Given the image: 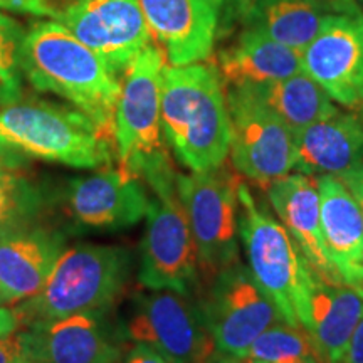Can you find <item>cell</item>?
Segmentation results:
<instances>
[{
  "label": "cell",
  "mask_w": 363,
  "mask_h": 363,
  "mask_svg": "<svg viewBox=\"0 0 363 363\" xmlns=\"http://www.w3.org/2000/svg\"><path fill=\"white\" fill-rule=\"evenodd\" d=\"M22 71L35 91L52 93L113 135L121 81L61 22L40 21L22 40Z\"/></svg>",
  "instance_id": "cell-1"
},
{
  "label": "cell",
  "mask_w": 363,
  "mask_h": 363,
  "mask_svg": "<svg viewBox=\"0 0 363 363\" xmlns=\"http://www.w3.org/2000/svg\"><path fill=\"white\" fill-rule=\"evenodd\" d=\"M162 128L185 169L208 172L224 165L230 148V118L217 67L206 62L165 66Z\"/></svg>",
  "instance_id": "cell-2"
},
{
  "label": "cell",
  "mask_w": 363,
  "mask_h": 363,
  "mask_svg": "<svg viewBox=\"0 0 363 363\" xmlns=\"http://www.w3.org/2000/svg\"><path fill=\"white\" fill-rule=\"evenodd\" d=\"M133 264V254L123 246L81 244L66 249L44 288L13 305L22 328L79 313L104 315L125 293Z\"/></svg>",
  "instance_id": "cell-3"
},
{
  "label": "cell",
  "mask_w": 363,
  "mask_h": 363,
  "mask_svg": "<svg viewBox=\"0 0 363 363\" xmlns=\"http://www.w3.org/2000/svg\"><path fill=\"white\" fill-rule=\"evenodd\" d=\"M138 175L150 194L140 244V284L152 291L169 289L190 296L201 276L192 229L177 189L179 174L170 155H163L145 163Z\"/></svg>",
  "instance_id": "cell-4"
},
{
  "label": "cell",
  "mask_w": 363,
  "mask_h": 363,
  "mask_svg": "<svg viewBox=\"0 0 363 363\" xmlns=\"http://www.w3.org/2000/svg\"><path fill=\"white\" fill-rule=\"evenodd\" d=\"M0 143L74 169L103 170L116 162L113 135L74 106L43 99L0 106Z\"/></svg>",
  "instance_id": "cell-5"
},
{
  "label": "cell",
  "mask_w": 363,
  "mask_h": 363,
  "mask_svg": "<svg viewBox=\"0 0 363 363\" xmlns=\"http://www.w3.org/2000/svg\"><path fill=\"white\" fill-rule=\"evenodd\" d=\"M239 240L247 267L289 325H303L313 271L278 219L257 207L251 189L240 180Z\"/></svg>",
  "instance_id": "cell-6"
},
{
  "label": "cell",
  "mask_w": 363,
  "mask_h": 363,
  "mask_svg": "<svg viewBox=\"0 0 363 363\" xmlns=\"http://www.w3.org/2000/svg\"><path fill=\"white\" fill-rule=\"evenodd\" d=\"M240 177L225 167L177 175V189L187 212L197 247L199 276L212 279L239 261Z\"/></svg>",
  "instance_id": "cell-7"
},
{
  "label": "cell",
  "mask_w": 363,
  "mask_h": 363,
  "mask_svg": "<svg viewBox=\"0 0 363 363\" xmlns=\"http://www.w3.org/2000/svg\"><path fill=\"white\" fill-rule=\"evenodd\" d=\"M165 61L162 49L150 43L121 78L113 120V143L116 165L136 175L145 163L169 153L162 128Z\"/></svg>",
  "instance_id": "cell-8"
},
{
  "label": "cell",
  "mask_w": 363,
  "mask_h": 363,
  "mask_svg": "<svg viewBox=\"0 0 363 363\" xmlns=\"http://www.w3.org/2000/svg\"><path fill=\"white\" fill-rule=\"evenodd\" d=\"M197 303L216 350L244 360L251 345L284 318L242 262L227 267L206 281Z\"/></svg>",
  "instance_id": "cell-9"
},
{
  "label": "cell",
  "mask_w": 363,
  "mask_h": 363,
  "mask_svg": "<svg viewBox=\"0 0 363 363\" xmlns=\"http://www.w3.org/2000/svg\"><path fill=\"white\" fill-rule=\"evenodd\" d=\"M225 96L233 169L239 177L267 190L296 167L293 131L249 86L225 88Z\"/></svg>",
  "instance_id": "cell-10"
},
{
  "label": "cell",
  "mask_w": 363,
  "mask_h": 363,
  "mask_svg": "<svg viewBox=\"0 0 363 363\" xmlns=\"http://www.w3.org/2000/svg\"><path fill=\"white\" fill-rule=\"evenodd\" d=\"M125 337L155 348L170 363H207L217 352L197 303L169 289L136 294Z\"/></svg>",
  "instance_id": "cell-11"
},
{
  "label": "cell",
  "mask_w": 363,
  "mask_h": 363,
  "mask_svg": "<svg viewBox=\"0 0 363 363\" xmlns=\"http://www.w3.org/2000/svg\"><path fill=\"white\" fill-rule=\"evenodd\" d=\"M56 21L120 79L153 39L140 0H71Z\"/></svg>",
  "instance_id": "cell-12"
},
{
  "label": "cell",
  "mask_w": 363,
  "mask_h": 363,
  "mask_svg": "<svg viewBox=\"0 0 363 363\" xmlns=\"http://www.w3.org/2000/svg\"><path fill=\"white\" fill-rule=\"evenodd\" d=\"M301 66L348 110L363 108V12L330 13L301 51Z\"/></svg>",
  "instance_id": "cell-13"
},
{
  "label": "cell",
  "mask_w": 363,
  "mask_h": 363,
  "mask_svg": "<svg viewBox=\"0 0 363 363\" xmlns=\"http://www.w3.org/2000/svg\"><path fill=\"white\" fill-rule=\"evenodd\" d=\"M150 194L142 177L116 165L76 177L62 190V207L78 227L121 230L147 216Z\"/></svg>",
  "instance_id": "cell-14"
},
{
  "label": "cell",
  "mask_w": 363,
  "mask_h": 363,
  "mask_svg": "<svg viewBox=\"0 0 363 363\" xmlns=\"http://www.w3.org/2000/svg\"><path fill=\"white\" fill-rule=\"evenodd\" d=\"M26 358L39 363H121L123 342L103 313H79L21 330Z\"/></svg>",
  "instance_id": "cell-15"
},
{
  "label": "cell",
  "mask_w": 363,
  "mask_h": 363,
  "mask_svg": "<svg viewBox=\"0 0 363 363\" xmlns=\"http://www.w3.org/2000/svg\"><path fill=\"white\" fill-rule=\"evenodd\" d=\"M140 4L169 66L208 59L219 33V17L208 0H140Z\"/></svg>",
  "instance_id": "cell-16"
},
{
  "label": "cell",
  "mask_w": 363,
  "mask_h": 363,
  "mask_svg": "<svg viewBox=\"0 0 363 363\" xmlns=\"http://www.w3.org/2000/svg\"><path fill=\"white\" fill-rule=\"evenodd\" d=\"M66 235L44 224L0 235V293L6 305L38 294L66 251Z\"/></svg>",
  "instance_id": "cell-17"
},
{
  "label": "cell",
  "mask_w": 363,
  "mask_h": 363,
  "mask_svg": "<svg viewBox=\"0 0 363 363\" xmlns=\"http://www.w3.org/2000/svg\"><path fill=\"white\" fill-rule=\"evenodd\" d=\"M266 192L276 217L293 238L311 271L328 283H342L321 233L316 179L305 174H288L271 184Z\"/></svg>",
  "instance_id": "cell-18"
},
{
  "label": "cell",
  "mask_w": 363,
  "mask_h": 363,
  "mask_svg": "<svg viewBox=\"0 0 363 363\" xmlns=\"http://www.w3.org/2000/svg\"><path fill=\"white\" fill-rule=\"evenodd\" d=\"M296 169L305 175H342L363 165V118L335 110L293 135Z\"/></svg>",
  "instance_id": "cell-19"
},
{
  "label": "cell",
  "mask_w": 363,
  "mask_h": 363,
  "mask_svg": "<svg viewBox=\"0 0 363 363\" xmlns=\"http://www.w3.org/2000/svg\"><path fill=\"white\" fill-rule=\"evenodd\" d=\"M320 220L328 256L342 283L358 288L363 281V217L347 185L337 175L316 177Z\"/></svg>",
  "instance_id": "cell-20"
},
{
  "label": "cell",
  "mask_w": 363,
  "mask_h": 363,
  "mask_svg": "<svg viewBox=\"0 0 363 363\" xmlns=\"http://www.w3.org/2000/svg\"><path fill=\"white\" fill-rule=\"evenodd\" d=\"M363 318V296L345 283H328L313 272L305 328L328 363H340Z\"/></svg>",
  "instance_id": "cell-21"
},
{
  "label": "cell",
  "mask_w": 363,
  "mask_h": 363,
  "mask_svg": "<svg viewBox=\"0 0 363 363\" xmlns=\"http://www.w3.org/2000/svg\"><path fill=\"white\" fill-rule=\"evenodd\" d=\"M217 71L225 88L259 86L303 71L301 52L246 27L238 40L220 52Z\"/></svg>",
  "instance_id": "cell-22"
},
{
  "label": "cell",
  "mask_w": 363,
  "mask_h": 363,
  "mask_svg": "<svg viewBox=\"0 0 363 363\" xmlns=\"http://www.w3.org/2000/svg\"><path fill=\"white\" fill-rule=\"evenodd\" d=\"M330 13L323 0H254L244 26L301 52Z\"/></svg>",
  "instance_id": "cell-23"
},
{
  "label": "cell",
  "mask_w": 363,
  "mask_h": 363,
  "mask_svg": "<svg viewBox=\"0 0 363 363\" xmlns=\"http://www.w3.org/2000/svg\"><path fill=\"white\" fill-rule=\"evenodd\" d=\"M249 88L283 120L293 135L337 110L328 93L305 71Z\"/></svg>",
  "instance_id": "cell-24"
},
{
  "label": "cell",
  "mask_w": 363,
  "mask_h": 363,
  "mask_svg": "<svg viewBox=\"0 0 363 363\" xmlns=\"http://www.w3.org/2000/svg\"><path fill=\"white\" fill-rule=\"evenodd\" d=\"M52 202L39 180L22 170L0 172V235L38 224Z\"/></svg>",
  "instance_id": "cell-25"
},
{
  "label": "cell",
  "mask_w": 363,
  "mask_h": 363,
  "mask_svg": "<svg viewBox=\"0 0 363 363\" xmlns=\"http://www.w3.org/2000/svg\"><path fill=\"white\" fill-rule=\"evenodd\" d=\"M242 362L328 363L301 325L283 321L256 338Z\"/></svg>",
  "instance_id": "cell-26"
},
{
  "label": "cell",
  "mask_w": 363,
  "mask_h": 363,
  "mask_svg": "<svg viewBox=\"0 0 363 363\" xmlns=\"http://www.w3.org/2000/svg\"><path fill=\"white\" fill-rule=\"evenodd\" d=\"M24 34L16 21L0 13V106L21 101L24 94L21 57Z\"/></svg>",
  "instance_id": "cell-27"
},
{
  "label": "cell",
  "mask_w": 363,
  "mask_h": 363,
  "mask_svg": "<svg viewBox=\"0 0 363 363\" xmlns=\"http://www.w3.org/2000/svg\"><path fill=\"white\" fill-rule=\"evenodd\" d=\"M219 17V29L225 33L234 24H244L254 0H208Z\"/></svg>",
  "instance_id": "cell-28"
},
{
  "label": "cell",
  "mask_w": 363,
  "mask_h": 363,
  "mask_svg": "<svg viewBox=\"0 0 363 363\" xmlns=\"http://www.w3.org/2000/svg\"><path fill=\"white\" fill-rule=\"evenodd\" d=\"M0 9L40 17H54V19L57 16V9L52 6L51 0H0Z\"/></svg>",
  "instance_id": "cell-29"
},
{
  "label": "cell",
  "mask_w": 363,
  "mask_h": 363,
  "mask_svg": "<svg viewBox=\"0 0 363 363\" xmlns=\"http://www.w3.org/2000/svg\"><path fill=\"white\" fill-rule=\"evenodd\" d=\"M26 358L21 331L0 342V363H21Z\"/></svg>",
  "instance_id": "cell-30"
},
{
  "label": "cell",
  "mask_w": 363,
  "mask_h": 363,
  "mask_svg": "<svg viewBox=\"0 0 363 363\" xmlns=\"http://www.w3.org/2000/svg\"><path fill=\"white\" fill-rule=\"evenodd\" d=\"M121 363H170L162 353H158L155 348L148 347L143 343H135L130 348L128 353L123 357Z\"/></svg>",
  "instance_id": "cell-31"
},
{
  "label": "cell",
  "mask_w": 363,
  "mask_h": 363,
  "mask_svg": "<svg viewBox=\"0 0 363 363\" xmlns=\"http://www.w3.org/2000/svg\"><path fill=\"white\" fill-rule=\"evenodd\" d=\"M22 328L21 318L17 315L13 306L0 305V342L17 333Z\"/></svg>",
  "instance_id": "cell-32"
},
{
  "label": "cell",
  "mask_w": 363,
  "mask_h": 363,
  "mask_svg": "<svg viewBox=\"0 0 363 363\" xmlns=\"http://www.w3.org/2000/svg\"><path fill=\"white\" fill-rule=\"evenodd\" d=\"M345 185H347L348 190H350L353 197L360 207L362 217H363V165L358 167V169H353L350 172H345V174L338 175Z\"/></svg>",
  "instance_id": "cell-33"
},
{
  "label": "cell",
  "mask_w": 363,
  "mask_h": 363,
  "mask_svg": "<svg viewBox=\"0 0 363 363\" xmlns=\"http://www.w3.org/2000/svg\"><path fill=\"white\" fill-rule=\"evenodd\" d=\"M29 163V157L22 155L16 150L0 143V172L4 170H22Z\"/></svg>",
  "instance_id": "cell-34"
},
{
  "label": "cell",
  "mask_w": 363,
  "mask_h": 363,
  "mask_svg": "<svg viewBox=\"0 0 363 363\" xmlns=\"http://www.w3.org/2000/svg\"><path fill=\"white\" fill-rule=\"evenodd\" d=\"M340 363H363V318L358 323L355 333L348 343L347 352Z\"/></svg>",
  "instance_id": "cell-35"
},
{
  "label": "cell",
  "mask_w": 363,
  "mask_h": 363,
  "mask_svg": "<svg viewBox=\"0 0 363 363\" xmlns=\"http://www.w3.org/2000/svg\"><path fill=\"white\" fill-rule=\"evenodd\" d=\"M323 2L331 13H350L360 11L357 6V0H323Z\"/></svg>",
  "instance_id": "cell-36"
},
{
  "label": "cell",
  "mask_w": 363,
  "mask_h": 363,
  "mask_svg": "<svg viewBox=\"0 0 363 363\" xmlns=\"http://www.w3.org/2000/svg\"><path fill=\"white\" fill-rule=\"evenodd\" d=\"M207 363H244V362L238 360V358H233V357H225V355H222V353L216 352L214 355L208 358Z\"/></svg>",
  "instance_id": "cell-37"
},
{
  "label": "cell",
  "mask_w": 363,
  "mask_h": 363,
  "mask_svg": "<svg viewBox=\"0 0 363 363\" xmlns=\"http://www.w3.org/2000/svg\"><path fill=\"white\" fill-rule=\"evenodd\" d=\"M357 291H358V293H360V294H362V296H363V281H362V283H360V286H358V288H357Z\"/></svg>",
  "instance_id": "cell-38"
},
{
  "label": "cell",
  "mask_w": 363,
  "mask_h": 363,
  "mask_svg": "<svg viewBox=\"0 0 363 363\" xmlns=\"http://www.w3.org/2000/svg\"><path fill=\"white\" fill-rule=\"evenodd\" d=\"M21 363H39V362H35V360H29V358H24V360H22Z\"/></svg>",
  "instance_id": "cell-39"
},
{
  "label": "cell",
  "mask_w": 363,
  "mask_h": 363,
  "mask_svg": "<svg viewBox=\"0 0 363 363\" xmlns=\"http://www.w3.org/2000/svg\"><path fill=\"white\" fill-rule=\"evenodd\" d=\"M0 305H6V303H4V298H2V293H0Z\"/></svg>",
  "instance_id": "cell-40"
},
{
  "label": "cell",
  "mask_w": 363,
  "mask_h": 363,
  "mask_svg": "<svg viewBox=\"0 0 363 363\" xmlns=\"http://www.w3.org/2000/svg\"><path fill=\"white\" fill-rule=\"evenodd\" d=\"M244 363H266V362H244Z\"/></svg>",
  "instance_id": "cell-41"
}]
</instances>
